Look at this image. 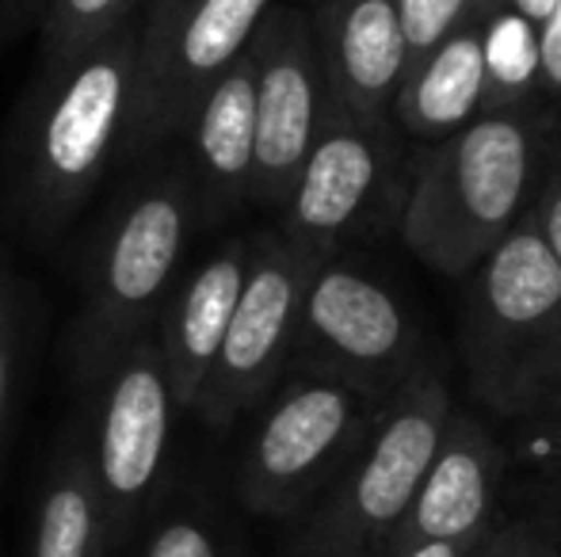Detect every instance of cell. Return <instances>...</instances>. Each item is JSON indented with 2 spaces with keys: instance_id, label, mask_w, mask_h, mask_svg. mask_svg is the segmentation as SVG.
I'll return each instance as SVG.
<instances>
[{
  "instance_id": "cell-1",
  "label": "cell",
  "mask_w": 561,
  "mask_h": 557,
  "mask_svg": "<svg viewBox=\"0 0 561 557\" xmlns=\"http://www.w3.org/2000/svg\"><path fill=\"white\" fill-rule=\"evenodd\" d=\"M141 15L96 46L35 66L0 141V222L54 248L123 156L138 92Z\"/></svg>"
},
{
  "instance_id": "cell-2",
  "label": "cell",
  "mask_w": 561,
  "mask_h": 557,
  "mask_svg": "<svg viewBox=\"0 0 561 557\" xmlns=\"http://www.w3.org/2000/svg\"><path fill=\"white\" fill-rule=\"evenodd\" d=\"M199 230L180 156H153L123 187L81 256V310L69 325V367L84 382L134 336L157 328Z\"/></svg>"
},
{
  "instance_id": "cell-3",
  "label": "cell",
  "mask_w": 561,
  "mask_h": 557,
  "mask_svg": "<svg viewBox=\"0 0 561 557\" xmlns=\"http://www.w3.org/2000/svg\"><path fill=\"white\" fill-rule=\"evenodd\" d=\"M535 135L516 115H481L424 156L401 237L439 276H470L519 225Z\"/></svg>"
},
{
  "instance_id": "cell-4",
  "label": "cell",
  "mask_w": 561,
  "mask_h": 557,
  "mask_svg": "<svg viewBox=\"0 0 561 557\" xmlns=\"http://www.w3.org/2000/svg\"><path fill=\"white\" fill-rule=\"evenodd\" d=\"M450 420L439 379H413L344 462L295 535L298 557H390Z\"/></svg>"
},
{
  "instance_id": "cell-5",
  "label": "cell",
  "mask_w": 561,
  "mask_h": 557,
  "mask_svg": "<svg viewBox=\"0 0 561 557\" xmlns=\"http://www.w3.org/2000/svg\"><path fill=\"white\" fill-rule=\"evenodd\" d=\"M84 394V439L107 515V546H123L146 520L169 474L172 402L157 328L134 336L100 371L77 382Z\"/></svg>"
},
{
  "instance_id": "cell-6",
  "label": "cell",
  "mask_w": 561,
  "mask_h": 557,
  "mask_svg": "<svg viewBox=\"0 0 561 557\" xmlns=\"http://www.w3.org/2000/svg\"><path fill=\"white\" fill-rule=\"evenodd\" d=\"M275 0H176L141 15L138 92L123 161L141 169L172 149L207 89L249 50Z\"/></svg>"
},
{
  "instance_id": "cell-7",
  "label": "cell",
  "mask_w": 561,
  "mask_h": 557,
  "mask_svg": "<svg viewBox=\"0 0 561 557\" xmlns=\"http://www.w3.org/2000/svg\"><path fill=\"white\" fill-rule=\"evenodd\" d=\"M367 428V394L325 374H302L272 397L244 443L237 497L249 512L267 520L310 512Z\"/></svg>"
},
{
  "instance_id": "cell-8",
  "label": "cell",
  "mask_w": 561,
  "mask_h": 557,
  "mask_svg": "<svg viewBox=\"0 0 561 557\" xmlns=\"http://www.w3.org/2000/svg\"><path fill=\"white\" fill-rule=\"evenodd\" d=\"M561 328V264L535 222H519L481 260L466 351L473 386L501 413H524L535 371Z\"/></svg>"
},
{
  "instance_id": "cell-9",
  "label": "cell",
  "mask_w": 561,
  "mask_h": 557,
  "mask_svg": "<svg viewBox=\"0 0 561 557\" xmlns=\"http://www.w3.org/2000/svg\"><path fill=\"white\" fill-rule=\"evenodd\" d=\"M318 268L321 260L295 248L283 233L249 241L241 298L233 305L215 367L192 405L207 428H229L275 390L283 367L295 356L302 298Z\"/></svg>"
},
{
  "instance_id": "cell-10",
  "label": "cell",
  "mask_w": 561,
  "mask_h": 557,
  "mask_svg": "<svg viewBox=\"0 0 561 557\" xmlns=\"http://www.w3.org/2000/svg\"><path fill=\"white\" fill-rule=\"evenodd\" d=\"M249 54L256 73V161L249 202L283 210L329 107L310 15L272 4L252 35Z\"/></svg>"
},
{
  "instance_id": "cell-11",
  "label": "cell",
  "mask_w": 561,
  "mask_h": 557,
  "mask_svg": "<svg viewBox=\"0 0 561 557\" xmlns=\"http://www.w3.org/2000/svg\"><path fill=\"white\" fill-rule=\"evenodd\" d=\"M409 340V321L386 287L333 260L313 271L295 336V351H302L310 374L370 394L393 382Z\"/></svg>"
},
{
  "instance_id": "cell-12",
  "label": "cell",
  "mask_w": 561,
  "mask_h": 557,
  "mask_svg": "<svg viewBox=\"0 0 561 557\" xmlns=\"http://www.w3.org/2000/svg\"><path fill=\"white\" fill-rule=\"evenodd\" d=\"M378 184V146L370 127L340 107H325L318 141L283 202V237L313 260H333L336 241L363 214Z\"/></svg>"
},
{
  "instance_id": "cell-13",
  "label": "cell",
  "mask_w": 561,
  "mask_h": 557,
  "mask_svg": "<svg viewBox=\"0 0 561 557\" xmlns=\"http://www.w3.org/2000/svg\"><path fill=\"white\" fill-rule=\"evenodd\" d=\"M180 138H184L180 161H184L187 184H192L195 222L215 225L252 199L256 73H252L249 50L210 84Z\"/></svg>"
},
{
  "instance_id": "cell-14",
  "label": "cell",
  "mask_w": 561,
  "mask_h": 557,
  "mask_svg": "<svg viewBox=\"0 0 561 557\" xmlns=\"http://www.w3.org/2000/svg\"><path fill=\"white\" fill-rule=\"evenodd\" d=\"M313 23L329 104L375 127L409 69L393 0H321Z\"/></svg>"
},
{
  "instance_id": "cell-15",
  "label": "cell",
  "mask_w": 561,
  "mask_h": 557,
  "mask_svg": "<svg viewBox=\"0 0 561 557\" xmlns=\"http://www.w3.org/2000/svg\"><path fill=\"white\" fill-rule=\"evenodd\" d=\"M504 454L485 428L450 417L390 554L416 543H481L493 531V500Z\"/></svg>"
},
{
  "instance_id": "cell-16",
  "label": "cell",
  "mask_w": 561,
  "mask_h": 557,
  "mask_svg": "<svg viewBox=\"0 0 561 557\" xmlns=\"http://www.w3.org/2000/svg\"><path fill=\"white\" fill-rule=\"evenodd\" d=\"M244 271H249V241H229L215 248L192 276L176 279L157 317V344H161L172 402L180 413H192L215 367L233 305L241 298Z\"/></svg>"
},
{
  "instance_id": "cell-17",
  "label": "cell",
  "mask_w": 561,
  "mask_h": 557,
  "mask_svg": "<svg viewBox=\"0 0 561 557\" xmlns=\"http://www.w3.org/2000/svg\"><path fill=\"white\" fill-rule=\"evenodd\" d=\"M481 31H485V23L473 15L458 31H450L436 50L424 54L416 66H409L393 104L413 135H455L485 107Z\"/></svg>"
},
{
  "instance_id": "cell-18",
  "label": "cell",
  "mask_w": 561,
  "mask_h": 557,
  "mask_svg": "<svg viewBox=\"0 0 561 557\" xmlns=\"http://www.w3.org/2000/svg\"><path fill=\"white\" fill-rule=\"evenodd\" d=\"M107 515L92 474L84 420L77 413L61 436L38 492L31 557H107Z\"/></svg>"
},
{
  "instance_id": "cell-19",
  "label": "cell",
  "mask_w": 561,
  "mask_h": 557,
  "mask_svg": "<svg viewBox=\"0 0 561 557\" xmlns=\"http://www.w3.org/2000/svg\"><path fill=\"white\" fill-rule=\"evenodd\" d=\"M149 0H50L38 20L35 66H58L96 46L126 20L146 12Z\"/></svg>"
},
{
  "instance_id": "cell-20",
  "label": "cell",
  "mask_w": 561,
  "mask_h": 557,
  "mask_svg": "<svg viewBox=\"0 0 561 557\" xmlns=\"http://www.w3.org/2000/svg\"><path fill=\"white\" fill-rule=\"evenodd\" d=\"M481 58H485V104L527 92L539 81V27L519 20L516 12L496 15L481 31Z\"/></svg>"
},
{
  "instance_id": "cell-21",
  "label": "cell",
  "mask_w": 561,
  "mask_h": 557,
  "mask_svg": "<svg viewBox=\"0 0 561 557\" xmlns=\"http://www.w3.org/2000/svg\"><path fill=\"white\" fill-rule=\"evenodd\" d=\"M35 333V294L12 268H0V446L12 428L20 371Z\"/></svg>"
},
{
  "instance_id": "cell-22",
  "label": "cell",
  "mask_w": 561,
  "mask_h": 557,
  "mask_svg": "<svg viewBox=\"0 0 561 557\" xmlns=\"http://www.w3.org/2000/svg\"><path fill=\"white\" fill-rule=\"evenodd\" d=\"M481 4L485 0H393L401 35H405L409 66H416L424 54H432L444 43L450 31H458L466 20H473Z\"/></svg>"
},
{
  "instance_id": "cell-23",
  "label": "cell",
  "mask_w": 561,
  "mask_h": 557,
  "mask_svg": "<svg viewBox=\"0 0 561 557\" xmlns=\"http://www.w3.org/2000/svg\"><path fill=\"white\" fill-rule=\"evenodd\" d=\"M141 557H226V543L203 512H176L149 531Z\"/></svg>"
},
{
  "instance_id": "cell-24",
  "label": "cell",
  "mask_w": 561,
  "mask_h": 557,
  "mask_svg": "<svg viewBox=\"0 0 561 557\" xmlns=\"http://www.w3.org/2000/svg\"><path fill=\"white\" fill-rule=\"evenodd\" d=\"M473 557H561V546L547 527L516 520L489 531Z\"/></svg>"
},
{
  "instance_id": "cell-25",
  "label": "cell",
  "mask_w": 561,
  "mask_h": 557,
  "mask_svg": "<svg viewBox=\"0 0 561 557\" xmlns=\"http://www.w3.org/2000/svg\"><path fill=\"white\" fill-rule=\"evenodd\" d=\"M531 222H535V230H539V237L547 241L550 256L561 264V153L554 156V169H550L539 210L531 214Z\"/></svg>"
},
{
  "instance_id": "cell-26",
  "label": "cell",
  "mask_w": 561,
  "mask_h": 557,
  "mask_svg": "<svg viewBox=\"0 0 561 557\" xmlns=\"http://www.w3.org/2000/svg\"><path fill=\"white\" fill-rule=\"evenodd\" d=\"M539 409H554L561 413V328L554 336V344L542 356L539 371H535L531 394H527V409L524 413H539Z\"/></svg>"
},
{
  "instance_id": "cell-27",
  "label": "cell",
  "mask_w": 561,
  "mask_h": 557,
  "mask_svg": "<svg viewBox=\"0 0 561 557\" xmlns=\"http://www.w3.org/2000/svg\"><path fill=\"white\" fill-rule=\"evenodd\" d=\"M539 84L561 92V0H554L550 15L539 23Z\"/></svg>"
},
{
  "instance_id": "cell-28",
  "label": "cell",
  "mask_w": 561,
  "mask_h": 557,
  "mask_svg": "<svg viewBox=\"0 0 561 557\" xmlns=\"http://www.w3.org/2000/svg\"><path fill=\"white\" fill-rule=\"evenodd\" d=\"M50 0H0V46L20 43L27 31H38Z\"/></svg>"
},
{
  "instance_id": "cell-29",
  "label": "cell",
  "mask_w": 561,
  "mask_h": 557,
  "mask_svg": "<svg viewBox=\"0 0 561 557\" xmlns=\"http://www.w3.org/2000/svg\"><path fill=\"white\" fill-rule=\"evenodd\" d=\"M478 543H416L390 557H473Z\"/></svg>"
},
{
  "instance_id": "cell-30",
  "label": "cell",
  "mask_w": 561,
  "mask_h": 557,
  "mask_svg": "<svg viewBox=\"0 0 561 557\" xmlns=\"http://www.w3.org/2000/svg\"><path fill=\"white\" fill-rule=\"evenodd\" d=\"M550 8H554V0H512V12H516L519 20L535 23V27H539V23L547 20Z\"/></svg>"
},
{
  "instance_id": "cell-31",
  "label": "cell",
  "mask_w": 561,
  "mask_h": 557,
  "mask_svg": "<svg viewBox=\"0 0 561 557\" xmlns=\"http://www.w3.org/2000/svg\"><path fill=\"white\" fill-rule=\"evenodd\" d=\"M172 4H176V0H149L141 15H157V12H164V8H172Z\"/></svg>"
},
{
  "instance_id": "cell-32",
  "label": "cell",
  "mask_w": 561,
  "mask_h": 557,
  "mask_svg": "<svg viewBox=\"0 0 561 557\" xmlns=\"http://www.w3.org/2000/svg\"><path fill=\"white\" fill-rule=\"evenodd\" d=\"M0 268H4V260H0Z\"/></svg>"
}]
</instances>
